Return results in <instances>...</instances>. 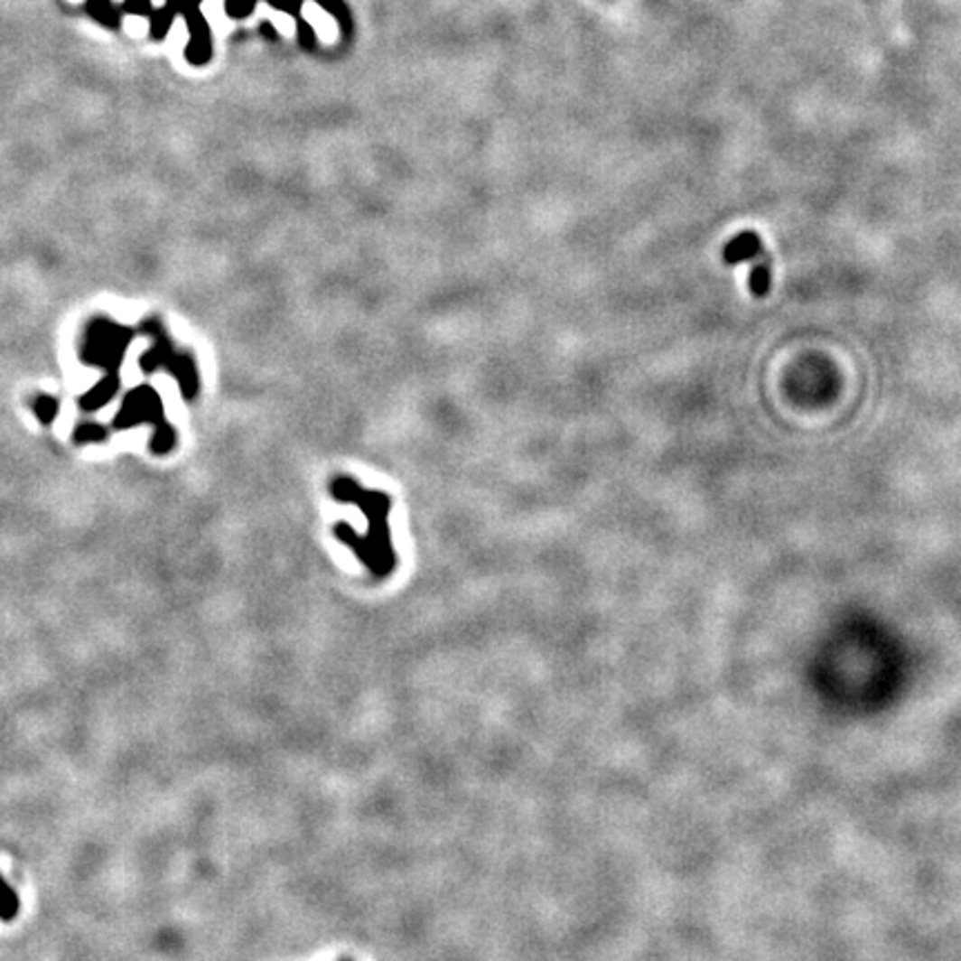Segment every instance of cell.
I'll return each mask as SVG.
<instances>
[{
	"instance_id": "4",
	"label": "cell",
	"mask_w": 961,
	"mask_h": 961,
	"mask_svg": "<svg viewBox=\"0 0 961 961\" xmlns=\"http://www.w3.org/2000/svg\"><path fill=\"white\" fill-rule=\"evenodd\" d=\"M85 7H88L89 16L100 25L112 27V30L120 25V9L112 0H85Z\"/></svg>"
},
{
	"instance_id": "10",
	"label": "cell",
	"mask_w": 961,
	"mask_h": 961,
	"mask_svg": "<svg viewBox=\"0 0 961 961\" xmlns=\"http://www.w3.org/2000/svg\"><path fill=\"white\" fill-rule=\"evenodd\" d=\"M296 33H299V42L303 47H312L316 41V33L312 30V25L307 21H303L299 16L296 18Z\"/></svg>"
},
{
	"instance_id": "11",
	"label": "cell",
	"mask_w": 961,
	"mask_h": 961,
	"mask_svg": "<svg viewBox=\"0 0 961 961\" xmlns=\"http://www.w3.org/2000/svg\"><path fill=\"white\" fill-rule=\"evenodd\" d=\"M267 3H270L272 7L281 9V12L292 14V16L299 18V14H301V0H267Z\"/></svg>"
},
{
	"instance_id": "8",
	"label": "cell",
	"mask_w": 961,
	"mask_h": 961,
	"mask_svg": "<svg viewBox=\"0 0 961 961\" xmlns=\"http://www.w3.org/2000/svg\"><path fill=\"white\" fill-rule=\"evenodd\" d=\"M257 3L258 0H225V14L234 21H240L257 9Z\"/></svg>"
},
{
	"instance_id": "3",
	"label": "cell",
	"mask_w": 961,
	"mask_h": 961,
	"mask_svg": "<svg viewBox=\"0 0 961 961\" xmlns=\"http://www.w3.org/2000/svg\"><path fill=\"white\" fill-rule=\"evenodd\" d=\"M768 257V252L763 249L761 238L754 232H742L739 237H734L730 243H725L723 247V261L728 266H737L743 261H754V258Z\"/></svg>"
},
{
	"instance_id": "13",
	"label": "cell",
	"mask_w": 961,
	"mask_h": 961,
	"mask_svg": "<svg viewBox=\"0 0 961 961\" xmlns=\"http://www.w3.org/2000/svg\"><path fill=\"white\" fill-rule=\"evenodd\" d=\"M261 32H263V36H266V38H272V41H274V38H276V30H274L272 23H263V25H261Z\"/></svg>"
},
{
	"instance_id": "7",
	"label": "cell",
	"mask_w": 961,
	"mask_h": 961,
	"mask_svg": "<svg viewBox=\"0 0 961 961\" xmlns=\"http://www.w3.org/2000/svg\"><path fill=\"white\" fill-rule=\"evenodd\" d=\"M18 912H21V897L9 886L7 879L0 874V919L14 921L18 917Z\"/></svg>"
},
{
	"instance_id": "6",
	"label": "cell",
	"mask_w": 961,
	"mask_h": 961,
	"mask_svg": "<svg viewBox=\"0 0 961 961\" xmlns=\"http://www.w3.org/2000/svg\"><path fill=\"white\" fill-rule=\"evenodd\" d=\"M772 283V261L770 257H763L751 272V292L754 296H766L770 292Z\"/></svg>"
},
{
	"instance_id": "9",
	"label": "cell",
	"mask_w": 961,
	"mask_h": 961,
	"mask_svg": "<svg viewBox=\"0 0 961 961\" xmlns=\"http://www.w3.org/2000/svg\"><path fill=\"white\" fill-rule=\"evenodd\" d=\"M123 9L132 16H150L154 12L152 0H123Z\"/></svg>"
},
{
	"instance_id": "5",
	"label": "cell",
	"mask_w": 961,
	"mask_h": 961,
	"mask_svg": "<svg viewBox=\"0 0 961 961\" xmlns=\"http://www.w3.org/2000/svg\"><path fill=\"white\" fill-rule=\"evenodd\" d=\"M176 16H179V14H176L167 3L163 5L161 9H154V12L150 14V33L154 41H163V38L170 33Z\"/></svg>"
},
{
	"instance_id": "2",
	"label": "cell",
	"mask_w": 961,
	"mask_h": 961,
	"mask_svg": "<svg viewBox=\"0 0 961 961\" xmlns=\"http://www.w3.org/2000/svg\"><path fill=\"white\" fill-rule=\"evenodd\" d=\"M187 23V33H190V41L185 47V59L190 65L203 67L208 65L214 56V38H211V27L208 18L203 16V12L199 9H190L187 14H182Z\"/></svg>"
},
{
	"instance_id": "1",
	"label": "cell",
	"mask_w": 961,
	"mask_h": 961,
	"mask_svg": "<svg viewBox=\"0 0 961 961\" xmlns=\"http://www.w3.org/2000/svg\"><path fill=\"white\" fill-rule=\"evenodd\" d=\"M331 494H334L336 501L354 503V506H359L360 510L368 514V539L352 541L350 546L354 547L360 561L369 565L374 574H390L394 568V547L390 543V532H387V514H390L392 508L390 497L383 492H368V490H363L348 477L331 480Z\"/></svg>"
},
{
	"instance_id": "12",
	"label": "cell",
	"mask_w": 961,
	"mask_h": 961,
	"mask_svg": "<svg viewBox=\"0 0 961 961\" xmlns=\"http://www.w3.org/2000/svg\"><path fill=\"white\" fill-rule=\"evenodd\" d=\"M201 3H203V0H167V5H170L176 14H181V16L190 12V9H199Z\"/></svg>"
}]
</instances>
